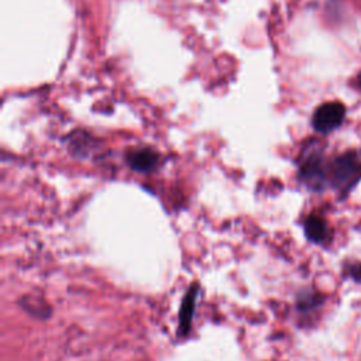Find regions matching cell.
<instances>
[{
    "label": "cell",
    "mask_w": 361,
    "mask_h": 361,
    "mask_svg": "<svg viewBox=\"0 0 361 361\" xmlns=\"http://www.w3.org/2000/svg\"><path fill=\"white\" fill-rule=\"evenodd\" d=\"M303 230H305V234H306L307 240L314 243V244L327 243L331 237L327 221L316 213H312V214L306 216L305 223H303Z\"/></svg>",
    "instance_id": "cell-6"
},
{
    "label": "cell",
    "mask_w": 361,
    "mask_h": 361,
    "mask_svg": "<svg viewBox=\"0 0 361 361\" xmlns=\"http://www.w3.org/2000/svg\"><path fill=\"white\" fill-rule=\"evenodd\" d=\"M323 302V296L317 292H313V290H303L299 293L298 299H296V309L298 312H302V313H306V312H310L316 307H319Z\"/></svg>",
    "instance_id": "cell-7"
},
{
    "label": "cell",
    "mask_w": 361,
    "mask_h": 361,
    "mask_svg": "<svg viewBox=\"0 0 361 361\" xmlns=\"http://www.w3.org/2000/svg\"><path fill=\"white\" fill-rule=\"evenodd\" d=\"M23 309L25 312H28L30 314L35 316V317H39V319H44L47 317L49 313H51V309L48 307L47 303H44L41 299H37V298H21L20 300Z\"/></svg>",
    "instance_id": "cell-8"
},
{
    "label": "cell",
    "mask_w": 361,
    "mask_h": 361,
    "mask_svg": "<svg viewBox=\"0 0 361 361\" xmlns=\"http://www.w3.org/2000/svg\"><path fill=\"white\" fill-rule=\"evenodd\" d=\"M361 180V158L357 151L348 149L327 161V183L341 197L347 196Z\"/></svg>",
    "instance_id": "cell-2"
},
{
    "label": "cell",
    "mask_w": 361,
    "mask_h": 361,
    "mask_svg": "<svg viewBox=\"0 0 361 361\" xmlns=\"http://www.w3.org/2000/svg\"><path fill=\"white\" fill-rule=\"evenodd\" d=\"M355 86H357V89H358V92L361 93V71L357 73V76H355Z\"/></svg>",
    "instance_id": "cell-10"
},
{
    "label": "cell",
    "mask_w": 361,
    "mask_h": 361,
    "mask_svg": "<svg viewBox=\"0 0 361 361\" xmlns=\"http://www.w3.org/2000/svg\"><path fill=\"white\" fill-rule=\"evenodd\" d=\"M343 275H344V278H350L354 282L361 283V262L355 261V262L345 264Z\"/></svg>",
    "instance_id": "cell-9"
},
{
    "label": "cell",
    "mask_w": 361,
    "mask_h": 361,
    "mask_svg": "<svg viewBox=\"0 0 361 361\" xmlns=\"http://www.w3.org/2000/svg\"><path fill=\"white\" fill-rule=\"evenodd\" d=\"M127 165L138 173H149L159 164V154L152 148L131 149L126 155Z\"/></svg>",
    "instance_id": "cell-4"
},
{
    "label": "cell",
    "mask_w": 361,
    "mask_h": 361,
    "mask_svg": "<svg viewBox=\"0 0 361 361\" xmlns=\"http://www.w3.org/2000/svg\"><path fill=\"white\" fill-rule=\"evenodd\" d=\"M197 293H199V285L193 282L186 295L182 299V305L179 309V336H186L190 331L192 327V319L195 314V307H196V300H197Z\"/></svg>",
    "instance_id": "cell-5"
},
{
    "label": "cell",
    "mask_w": 361,
    "mask_h": 361,
    "mask_svg": "<svg viewBox=\"0 0 361 361\" xmlns=\"http://www.w3.org/2000/svg\"><path fill=\"white\" fill-rule=\"evenodd\" d=\"M327 161L322 142L319 140H310L299 157L298 176L300 183L313 192H322L329 188Z\"/></svg>",
    "instance_id": "cell-1"
},
{
    "label": "cell",
    "mask_w": 361,
    "mask_h": 361,
    "mask_svg": "<svg viewBox=\"0 0 361 361\" xmlns=\"http://www.w3.org/2000/svg\"><path fill=\"white\" fill-rule=\"evenodd\" d=\"M347 107L338 100H330L319 104L312 114V127L319 134H330L340 128L345 120Z\"/></svg>",
    "instance_id": "cell-3"
}]
</instances>
